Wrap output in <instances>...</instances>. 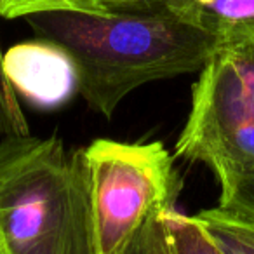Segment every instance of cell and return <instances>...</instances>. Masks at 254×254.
I'll return each mask as SVG.
<instances>
[{"label": "cell", "instance_id": "6da1fadb", "mask_svg": "<svg viewBox=\"0 0 254 254\" xmlns=\"http://www.w3.org/2000/svg\"><path fill=\"white\" fill-rule=\"evenodd\" d=\"M23 19L70 54L78 94L106 119L141 85L200 71L219 47L214 35L166 9H54Z\"/></svg>", "mask_w": 254, "mask_h": 254}, {"label": "cell", "instance_id": "7a4b0ae2", "mask_svg": "<svg viewBox=\"0 0 254 254\" xmlns=\"http://www.w3.org/2000/svg\"><path fill=\"white\" fill-rule=\"evenodd\" d=\"M0 246L5 254H98L80 150L60 138L0 141Z\"/></svg>", "mask_w": 254, "mask_h": 254}, {"label": "cell", "instance_id": "3957f363", "mask_svg": "<svg viewBox=\"0 0 254 254\" xmlns=\"http://www.w3.org/2000/svg\"><path fill=\"white\" fill-rule=\"evenodd\" d=\"M198 73L176 155L223 187L254 171V39L219 44Z\"/></svg>", "mask_w": 254, "mask_h": 254}, {"label": "cell", "instance_id": "277c9868", "mask_svg": "<svg viewBox=\"0 0 254 254\" xmlns=\"http://www.w3.org/2000/svg\"><path fill=\"white\" fill-rule=\"evenodd\" d=\"M82 159L98 254H120L153 214L176 207L181 178L160 141L94 139Z\"/></svg>", "mask_w": 254, "mask_h": 254}, {"label": "cell", "instance_id": "5b68a950", "mask_svg": "<svg viewBox=\"0 0 254 254\" xmlns=\"http://www.w3.org/2000/svg\"><path fill=\"white\" fill-rule=\"evenodd\" d=\"M5 80L16 96L39 110H56L78 92V73L71 56L47 39L19 42L2 54Z\"/></svg>", "mask_w": 254, "mask_h": 254}, {"label": "cell", "instance_id": "8992f818", "mask_svg": "<svg viewBox=\"0 0 254 254\" xmlns=\"http://www.w3.org/2000/svg\"><path fill=\"white\" fill-rule=\"evenodd\" d=\"M166 9L219 44L254 39V0H113L110 11Z\"/></svg>", "mask_w": 254, "mask_h": 254}, {"label": "cell", "instance_id": "52a82bcc", "mask_svg": "<svg viewBox=\"0 0 254 254\" xmlns=\"http://www.w3.org/2000/svg\"><path fill=\"white\" fill-rule=\"evenodd\" d=\"M191 216L200 223L219 254H254V221L219 205Z\"/></svg>", "mask_w": 254, "mask_h": 254}, {"label": "cell", "instance_id": "ba28073f", "mask_svg": "<svg viewBox=\"0 0 254 254\" xmlns=\"http://www.w3.org/2000/svg\"><path fill=\"white\" fill-rule=\"evenodd\" d=\"M167 225L176 254H219L205 230L193 216L181 214L174 207L167 212Z\"/></svg>", "mask_w": 254, "mask_h": 254}, {"label": "cell", "instance_id": "9c48e42d", "mask_svg": "<svg viewBox=\"0 0 254 254\" xmlns=\"http://www.w3.org/2000/svg\"><path fill=\"white\" fill-rule=\"evenodd\" d=\"M171 211V209H169ZM153 214L138 232L120 254H176L173 237L167 225V212Z\"/></svg>", "mask_w": 254, "mask_h": 254}, {"label": "cell", "instance_id": "30bf717a", "mask_svg": "<svg viewBox=\"0 0 254 254\" xmlns=\"http://www.w3.org/2000/svg\"><path fill=\"white\" fill-rule=\"evenodd\" d=\"M110 0H0V18L19 19L33 12L73 9V11H105Z\"/></svg>", "mask_w": 254, "mask_h": 254}, {"label": "cell", "instance_id": "8fae6325", "mask_svg": "<svg viewBox=\"0 0 254 254\" xmlns=\"http://www.w3.org/2000/svg\"><path fill=\"white\" fill-rule=\"evenodd\" d=\"M0 132L5 136H19L28 132V124L18 105V96L7 84L2 70V53H0Z\"/></svg>", "mask_w": 254, "mask_h": 254}, {"label": "cell", "instance_id": "7c38bea8", "mask_svg": "<svg viewBox=\"0 0 254 254\" xmlns=\"http://www.w3.org/2000/svg\"><path fill=\"white\" fill-rule=\"evenodd\" d=\"M247 214H249V218L254 221V187H253V190H251V195H249V204H247Z\"/></svg>", "mask_w": 254, "mask_h": 254}, {"label": "cell", "instance_id": "4fadbf2b", "mask_svg": "<svg viewBox=\"0 0 254 254\" xmlns=\"http://www.w3.org/2000/svg\"><path fill=\"white\" fill-rule=\"evenodd\" d=\"M0 254H5V253H4V249H2V246H0Z\"/></svg>", "mask_w": 254, "mask_h": 254}]
</instances>
